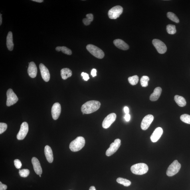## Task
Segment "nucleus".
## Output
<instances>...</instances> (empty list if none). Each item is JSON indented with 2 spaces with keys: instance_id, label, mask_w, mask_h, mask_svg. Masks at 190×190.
<instances>
[{
  "instance_id": "6e6552de",
  "label": "nucleus",
  "mask_w": 190,
  "mask_h": 190,
  "mask_svg": "<svg viewBox=\"0 0 190 190\" xmlns=\"http://www.w3.org/2000/svg\"><path fill=\"white\" fill-rule=\"evenodd\" d=\"M7 105L8 106L13 105L16 104L19 100L16 95L11 89H9L7 91Z\"/></svg>"
},
{
  "instance_id": "a19ab883",
  "label": "nucleus",
  "mask_w": 190,
  "mask_h": 190,
  "mask_svg": "<svg viewBox=\"0 0 190 190\" xmlns=\"http://www.w3.org/2000/svg\"><path fill=\"white\" fill-rule=\"evenodd\" d=\"M32 1H35L38 3H42L43 1V0H33Z\"/></svg>"
},
{
  "instance_id": "c9c22d12",
  "label": "nucleus",
  "mask_w": 190,
  "mask_h": 190,
  "mask_svg": "<svg viewBox=\"0 0 190 190\" xmlns=\"http://www.w3.org/2000/svg\"><path fill=\"white\" fill-rule=\"evenodd\" d=\"M86 16L87 19L89 20L91 22L93 21V20H94V16H93L92 14L90 13L87 14Z\"/></svg>"
},
{
  "instance_id": "37998d69",
  "label": "nucleus",
  "mask_w": 190,
  "mask_h": 190,
  "mask_svg": "<svg viewBox=\"0 0 190 190\" xmlns=\"http://www.w3.org/2000/svg\"><path fill=\"white\" fill-rule=\"evenodd\" d=\"M2 21V15L1 13L0 14V25H1Z\"/></svg>"
},
{
  "instance_id": "4c0bfd02",
  "label": "nucleus",
  "mask_w": 190,
  "mask_h": 190,
  "mask_svg": "<svg viewBox=\"0 0 190 190\" xmlns=\"http://www.w3.org/2000/svg\"><path fill=\"white\" fill-rule=\"evenodd\" d=\"M125 120L126 122H129L130 120V115L129 114H125L124 117Z\"/></svg>"
},
{
  "instance_id": "f8f14e48",
  "label": "nucleus",
  "mask_w": 190,
  "mask_h": 190,
  "mask_svg": "<svg viewBox=\"0 0 190 190\" xmlns=\"http://www.w3.org/2000/svg\"><path fill=\"white\" fill-rule=\"evenodd\" d=\"M154 119V117L151 114H148L143 119L141 124V128L143 130H146L148 129Z\"/></svg>"
},
{
  "instance_id": "4be33fe9",
  "label": "nucleus",
  "mask_w": 190,
  "mask_h": 190,
  "mask_svg": "<svg viewBox=\"0 0 190 190\" xmlns=\"http://www.w3.org/2000/svg\"><path fill=\"white\" fill-rule=\"evenodd\" d=\"M72 73L71 70L68 68H63L61 70V77L64 80H66L72 76Z\"/></svg>"
},
{
  "instance_id": "9b49d317",
  "label": "nucleus",
  "mask_w": 190,
  "mask_h": 190,
  "mask_svg": "<svg viewBox=\"0 0 190 190\" xmlns=\"http://www.w3.org/2000/svg\"><path fill=\"white\" fill-rule=\"evenodd\" d=\"M116 114L111 113L105 117L102 123V126L104 129H108L114 122L116 119Z\"/></svg>"
},
{
  "instance_id": "20e7f679",
  "label": "nucleus",
  "mask_w": 190,
  "mask_h": 190,
  "mask_svg": "<svg viewBox=\"0 0 190 190\" xmlns=\"http://www.w3.org/2000/svg\"><path fill=\"white\" fill-rule=\"evenodd\" d=\"M86 49L95 57L102 59L104 57V52L97 46L90 44L86 46Z\"/></svg>"
},
{
  "instance_id": "ddd939ff",
  "label": "nucleus",
  "mask_w": 190,
  "mask_h": 190,
  "mask_svg": "<svg viewBox=\"0 0 190 190\" xmlns=\"http://www.w3.org/2000/svg\"><path fill=\"white\" fill-rule=\"evenodd\" d=\"M61 106L58 102H56L52 106V114L54 120H57L61 113Z\"/></svg>"
},
{
  "instance_id": "c756f323",
  "label": "nucleus",
  "mask_w": 190,
  "mask_h": 190,
  "mask_svg": "<svg viewBox=\"0 0 190 190\" xmlns=\"http://www.w3.org/2000/svg\"><path fill=\"white\" fill-rule=\"evenodd\" d=\"M181 120L183 122L190 124V115L188 114H183L180 117Z\"/></svg>"
},
{
  "instance_id": "412c9836",
  "label": "nucleus",
  "mask_w": 190,
  "mask_h": 190,
  "mask_svg": "<svg viewBox=\"0 0 190 190\" xmlns=\"http://www.w3.org/2000/svg\"><path fill=\"white\" fill-rule=\"evenodd\" d=\"M13 35L11 31H9L8 33L7 38V46L8 49L10 51L13 50L14 44L13 43Z\"/></svg>"
},
{
  "instance_id": "f3484780",
  "label": "nucleus",
  "mask_w": 190,
  "mask_h": 190,
  "mask_svg": "<svg viewBox=\"0 0 190 190\" xmlns=\"http://www.w3.org/2000/svg\"><path fill=\"white\" fill-rule=\"evenodd\" d=\"M32 163L35 172L37 175H41L42 173V169L39 160L35 157L32 159Z\"/></svg>"
},
{
  "instance_id": "e433bc0d",
  "label": "nucleus",
  "mask_w": 190,
  "mask_h": 190,
  "mask_svg": "<svg viewBox=\"0 0 190 190\" xmlns=\"http://www.w3.org/2000/svg\"><path fill=\"white\" fill-rule=\"evenodd\" d=\"M7 189V186L3 184L1 182H0V190H6Z\"/></svg>"
},
{
  "instance_id": "f704fd0d",
  "label": "nucleus",
  "mask_w": 190,
  "mask_h": 190,
  "mask_svg": "<svg viewBox=\"0 0 190 190\" xmlns=\"http://www.w3.org/2000/svg\"><path fill=\"white\" fill-rule=\"evenodd\" d=\"M83 23L85 25H89L91 24V22L89 20L87 19V18H84L82 20Z\"/></svg>"
},
{
  "instance_id": "0eeeda50",
  "label": "nucleus",
  "mask_w": 190,
  "mask_h": 190,
  "mask_svg": "<svg viewBox=\"0 0 190 190\" xmlns=\"http://www.w3.org/2000/svg\"><path fill=\"white\" fill-rule=\"evenodd\" d=\"M121 145V140L120 139H115L114 142L110 144V147L107 150L106 154L107 156H110L114 154L118 150Z\"/></svg>"
},
{
  "instance_id": "58836bf2",
  "label": "nucleus",
  "mask_w": 190,
  "mask_h": 190,
  "mask_svg": "<svg viewBox=\"0 0 190 190\" xmlns=\"http://www.w3.org/2000/svg\"><path fill=\"white\" fill-rule=\"evenodd\" d=\"M96 70L95 69H92L91 73V75L93 77H94L96 76Z\"/></svg>"
},
{
  "instance_id": "a211bd4d",
  "label": "nucleus",
  "mask_w": 190,
  "mask_h": 190,
  "mask_svg": "<svg viewBox=\"0 0 190 190\" xmlns=\"http://www.w3.org/2000/svg\"><path fill=\"white\" fill-rule=\"evenodd\" d=\"M114 45L117 47L121 50H126L129 49V46L128 44L123 40L120 39H116L114 41Z\"/></svg>"
},
{
  "instance_id": "7ed1b4c3",
  "label": "nucleus",
  "mask_w": 190,
  "mask_h": 190,
  "mask_svg": "<svg viewBox=\"0 0 190 190\" xmlns=\"http://www.w3.org/2000/svg\"><path fill=\"white\" fill-rule=\"evenodd\" d=\"M148 166L144 163H139L132 166L131 168V172L135 174L142 175L148 171Z\"/></svg>"
},
{
  "instance_id": "39448f33",
  "label": "nucleus",
  "mask_w": 190,
  "mask_h": 190,
  "mask_svg": "<svg viewBox=\"0 0 190 190\" xmlns=\"http://www.w3.org/2000/svg\"><path fill=\"white\" fill-rule=\"evenodd\" d=\"M181 168V165L177 160L174 161L168 168L167 175L169 177L173 176L179 172Z\"/></svg>"
},
{
  "instance_id": "1a4fd4ad",
  "label": "nucleus",
  "mask_w": 190,
  "mask_h": 190,
  "mask_svg": "<svg viewBox=\"0 0 190 190\" xmlns=\"http://www.w3.org/2000/svg\"><path fill=\"white\" fill-rule=\"evenodd\" d=\"M153 45L159 53L163 54L167 52V47L165 44L161 40L159 39H155L152 42Z\"/></svg>"
},
{
  "instance_id": "bb28decb",
  "label": "nucleus",
  "mask_w": 190,
  "mask_h": 190,
  "mask_svg": "<svg viewBox=\"0 0 190 190\" xmlns=\"http://www.w3.org/2000/svg\"><path fill=\"white\" fill-rule=\"evenodd\" d=\"M167 31L169 34L173 35L176 33L177 30L175 26L172 25H169L167 26Z\"/></svg>"
},
{
  "instance_id": "423d86ee",
  "label": "nucleus",
  "mask_w": 190,
  "mask_h": 190,
  "mask_svg": "<svg viewBox=\"0 0 190 190\" xmlns=\"http://www.w3.org/2000/svg\"><path fill=\"white\" fill-rule=\"evenodd\" d=\"M123 12V8L120 5H117L113 7L109 10L108 16L111 19H116L120 16Z\"/></svg>"
},
{
  "instance_id": "7c9ffc66",
  "label": "nucleus",
  "mask_w": 190,
  "mask_h": 190,
  "mask_svg": "<svg viewBox=\"0 0 190 190\" xmlns=\"http://www.w3.org/2000/svg\"><path fill=\"white\" fill-rule=\"evenodd\" d=\"M19 174L21 177H27L29 175L30 173V171L28 169H23L22 170H19Z\"/></svg>"
},
{
  "instance_id": "72a5a7b5",
  "label": "nucleus",
  "mask_w": 190,
  "mask_h": 190,
  "mask_svg": "<svg viewBox=\"0 0 190 190\" xmlns=\"http://www.w3.org/2000/svg\"><path fill=\"white\" fill-rule=\"evenodd\" d=\"M81 76H82L83 79H84V80L86 81L90 79L88 74V73H85L82 72Z\"/></svg>"
},
{
  "instance_id": "cd10ccee",
  "label": "nucleus",
  "mask_w": 190,
  "mask_h": 190,
  "mask_svg": "<svg viewBox=\"0 0 190 190\" xmlns=\"http://www.w3.org/2000/svg\"><path fill=\"white\" fill-rule=\"evenodd\" d=\"M128 81L131 85H135L138 83L139 81L138 76L135 75L129 77L128 78Z\"/></svg>"
},
{
  "instance_id": "f03ea898",
  "label": "nucleus",
  "mask_w": 190,
  "mask_h": 190,
  "mask_svg": "<svg viewBox=\"0 0 190 190\" xmlns=\"http://www.w3.org/2000/svg\"><path fill=\"white\" fill-rule=\"evenodd\" d=\"M85 144V141L83 137L79 136L70 143V148L73 152H77L81 150Z\"/></svg>"
},
{
  "instance_id": "79ce46f5",
  "label": "nucleus",
  "mask_w": 190,
  "mask_h": 190,
  "mask_svg": "<svg viewBox=\"0 0 190 190\" xmlns=\"http://www.w3.org/2000/svg\"><path fill=\"white\" fill-rule=\"evenodd\" d=\"M89 190H96V189L94 186H92L90 187Z\"/></svg>"
},
{
  "instance_id": "393cba45",
  "label": "nucleus",
  "mask_w": 190,
  "mask_h": 190,
  "mask_svg": "<svg viewBox=\"0 0 190 190\" xmlns=\"http://www.w3.org/2000/svg\"><path fill=\"white\" fill-rule=\"evenodd\" d=\"M117 182L118 183L122 185L125 187H128L131 184V182L129 180L123 178L122 177H119L117 179Z\"/></svg>"
},
{
  "instance_id": "c85d7f7f",
  "label": "nucleus",
  "mask_w": 190,
  "mask_h": 190,
  "mask_svg": "<svg viewBox=\"0 0 190 190\" xmlns=\"http://www.w3.org/2000/svg\"><path fill=\"white\" fill-rule=\"evenodd\" d=\"M149 78L147 76H143L141 79L140 82L141 86L143 87H146L148 85V82Z\"/></svg>"
},
{
  "instance_id": "473e14b6",
  "label": "nucleus",
  "mask_w": 190,
  "mask_h": 190,
  "mask_svg": "<svg viewBox=\"0 0 190 190\" xmlns=\"http://www.w3.org/2000/svg\"><path fill=\"white\" fill-rule=\"evenodd\" d=\"M14 165L17 169H19L21 168L22 164L21 161L19 159H16L14 161Z\"/></svg>"
},
{
  "instance_id": "2eb2a0df",
  "label": "nucleus",
  "mask_w": 190,
  "mask_h": 190,
  "mask_svg": "<svg viewBox=\"0 0 190 190\" xmlns=\"http://www.w3.org/2000/svg\"><path fill=\"white\" fill-rule=\"evenodd\" d=\"M163 133V130L160 127H158L155 129L150 137L151 141L156 142L161 138Z\"/></svg>"
},
{
  "instance_id": "aec40b11",
  "label": "nucleus",
  "mask_w": 190,
  "mask_h": 190,
  "mask_svg": "<svg viewBox=\"0 0 190 190\" xmlns=\"http://www.w3.org/2000/svg\"><path fill=\"white\" fill-rule=\"evenodd\" d=\"M162 89L160 87H157L155 88L152 94L150 97V99L152 102L157 100L161 96Z\"/></svg>"
},
{
  "instance_id": "c03bdc74",
  "label": "nucleus",
  "mask_w": 190,
  "mask_h": 190,
  "mask_svg": "<svg viewBox=\"0 0 190 190\" xmlns=\"http://www.w3.org/2000/svg\"><path fill=\"white\" fill-rule=\"evenodd\" d=\"M39 176H40V177H41V175H39Z\"/></svg>"
},
{
  "instance_id": "9d476101",
  "label": "nucleus",
  "mask_w": 190,
  "mask_h": 190,
  "mask_svg": "<svg viewBox=\"0 0 190 190\" xmlns=\"http://www.w3.org/2000/svg\"><path fill=\"white\" fill-rule=\"evenodd\" d=\"M29 130V126L28 123L24 122L22 123L20 130L18 133L17 138L18 140H23L25 138Z\"/></svg>"
},
{
  "instance_id": "ea45409f",
  "label": "nucleus",
  "mask_w": 190,
  "mask_h": 190,
  "mask_svg": "<svg viewBox=\"0 0 190 190\" xmlns=\"http://www.w3.org/2000/svg\"><path fill=\"white\" fill-rule=\"evenodd\" d=\"M124 112L125 114H129V108H128V107H125L124 108Z\"/></svg>"
},
{
  "instance_id": "dca6fc26",
  "label": "nucleus",
  "mask_w": 190,
  "mask_h": 190,
  "mask_svg": "<svg viewBox=\"0 0 190 190\" xmlns=\"http://www.w3.org/2000/svg\"><path fill=\"white\" fill-rule=\"evenodd\" d=\"M37 68L35 63L30 62L28 69V73L29 76L31 78H35L37 76Z\"/></svg>"
},
{
  "instance_id": "5701e85b",
  "label": "nucleus",
  "mask_w": 190,
  "mask_h": 190,
  "mask_svg": "<svg viewBox=\"0 0 190 190\" xmlns=\"http://www.w3.org/2000/svg\"><path fill=\"white\" fill-rule=\"evenodd\" d=\"M174 100L178 105L180 107H184L186 105V102L183 97L176 95L174 97Z\"/></svg>"
},
{
  "instance_id": "f257e3e1",
  "label": "nucleus",
  "mask_w": 190,
  "mask_h": 190,
  "mask_svg": "<svg viewBox=\"0 0 190 190\" xmlns=\"http://www.w3.org/2000/svg\"><path fill=\"white\" fill-rule=\"evenodd\" d=\"M99 102L96 100H91L85 103L82 105L81 110L83 114H91L96 111L100 108Z\"/></svg>"
},
{
  "instance_id": "6ab92c4d",
  "label": "nucleus",
  "mask_w": 190,
  "mask_h": 190,
  "mask_svg": "<svg viewBox=\"0 0 190 190\" xmlns=\"http://www.w3.org/2000/svg\"><path fill=\"white\" fill-rule=\"evenodd\" d=\"M44 153L47 161L50 163L53 161V153L51 148L48 145H46L44 147Z\"/></svg>"
},
{
  "instance_id": "a878e982",
  "label": "nucleus",
  "mask_w": 190,
  "mask_h": 190,
  "mask_svg": "<svg viewBox=\"0 0 190 190\" xmlns=\"http://www.w3.org/2000/svg\"><path fill=\"white\" fill-rule=\"evenodd\" d=\"M168 18L172 21L175 22L176 23H179V20L175 14L172 13V12H168L167 13Z\"/></svg>"
},
{
  "instance_id": "b1692460",
  "label": "nucleus",
  "mask_w": 190,
  "mask_h": 190,
  "mask_svg": "<svg viewBox=\"0 0 190 190\" xmlns=\"http://www.w3.org/2000/svg\"><path fill=\"white\" fill-rule=\"evenodd\" d=\"M55 49L58 52L62 51L63 53L68 55H71L72 54L71 50L66 46H57L56 48Z\"/></svg>"
},
{
  "instance_id": "4468645a",
  "label": "nucleus",
  "mask_w": 190,
  "mask_h": 190,
  "mask_svg": "<svg viewBox=\"0 0 190 190\" xmlns=\"http://www.w3.org/2000/svg\"><path fill=\"white\" fill-rule=\"evenodd\" d=\"M40 69L42 78L46 82H49L50 79V74L49 70L43 64L39 65Z\"/></svg>"
},
{
  "instance_id": "2f4dec72",
  "label": "nucleus",
  "mask_w": 190,
  "mask_h": 190,
  "mask_svg": "<svg viewBox=\"0 0 190 190\" xmlns=\"http://www.w3.org/2000/svg\"><path fill=\"white\" fill-rule=\"evenodd\" d=\"M7 125L5 123H0V134L4 132L7 128Z\"/></svg>"
}]
</instances>
